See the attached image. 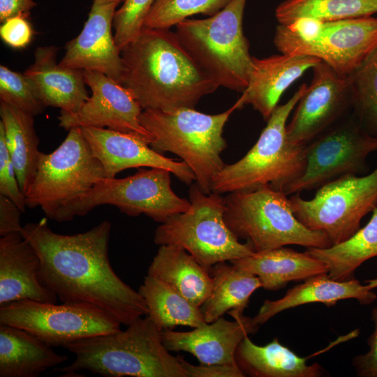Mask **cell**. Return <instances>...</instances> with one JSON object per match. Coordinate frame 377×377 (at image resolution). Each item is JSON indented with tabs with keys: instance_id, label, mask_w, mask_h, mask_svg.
Wrapping results in <instances>:
<instances>
[{
	"instance_id": "cell-25",
	"label": "cell",
	"mask_w": 377,
	"mask_h": 377,
	"mask_svg": "<svg viewBox=\"0 0 377 377\" xmlns=\"http://www.w3.org/2000/svg\"><path fill=\"white\" fill-rule=\"evenodd\" d=\"M52 348L24 330L0 324V377H38L68 360Z\"/></svg>"
},
{
	"instance_id": "cell-24",
	"label": "cell",
	"mask_w": 377,
	"mask_h": 377,
	"mask_svg": "<svg viewBox=\"0 0 377 377\" xmlns=\"http://www.w3.org/2000/svg\"><path fill=\"white\" fill-rule=\"evenodd\" d=\"M230 263L256 275L266 290L276 291L288 282L328 273L327 265L304 251L284 246L255 252Z\"/></svg>"
},
{
	"instance_id": "cell-19",
	"label": "cell",
	"mask_w": 377,
	"mask_h": 377,
	"mask_svg": "<svg viewBox=\"0 0 377 377\" xmlns=\"http://www.w3.org/2000/svg\"><path fill=\"white\" fill-rule=\"evenodd\" d=\"M235 320L223 316L188 332L161 331V338L169 351H184L195 356L202 364L237 363L235 352L240 342L258 329L253 318L230 311Z\"/></svg>"
},
{
	"instance_id": "cell-35",
	"label": "cell",
	"mask_w": 377,
	"mask_h": 377,
	"mask_svg": "<svg viewBox=\"0 0 377 377\" xmlns=\"http://www.w3.org/2000/svg\"><path fill=\"white\" fill-rule=\"evenodd\" d=\"M0 101L33 117L40 114L45 108L24 75L3 65L0 66Z\"/></svg>"
},
{
	"instance_id": "cell-4",
	"label": "cell",
	"mask_w": 377,
	"mask_h": 377,
	"mask_svg": "<svg viewBox=\"0 0 377 377\" xmlns=\"http://www.w3.org/2000/svg\"><path fill=\"white\" fill-rule=\"evenodd\" d=\"M236 110L235 103L216 114L195 108L143 110L139 120L153 136L150 147L158 153L171 152L180 157L194 173L200 189L209 194L214 177L226 165L221 157L228 146L223 132Z\"/></svg>"
},
{
	"instance_id": "cell-18",
	"label": "cell",
	"mask_w": 377,
	"mask_h": 377,
	"mask_svg": "<svg viewBox=\"0 0 377 377\" xmlns=\"http://www.w3.org/2000/svg\"><path fill=\"white\" fill-rule=\"evenodd\" d=\"M124 0H93L80 33L68 41L61 66L103 73L119 82L122 73L120 50L112 34L113 18Z\"/></svg>"
},
{
	"instance_id": "cell-41",
	"label": "cell",
	"mask_w": 377,
	"mask_h": 377,
	"mask_svg": "<svg viewBox=\"0 0 377 377\" xmlns=\"http://www.w3.org/2000/svg\"><path fill=\"white\" fill-rule=\"evenodd\" d=\"M22 211L8 197L0 194V235L4 237L13 233L21 232Z\"/></svg>"
},
{
	"instance_id": "cell-32",
	"label": "cell",
	"mask_w": 377,
	"mask_h": 377,
	"mask_svg": "<svg viewBox=\"0 0 377 377\" xmlns=\"http://www.w3.org/2000/svg\"><path fill=\"white\" fill-rule=\"evenodd\" d=\"M377 13V0H285L275 9L279 24L288 25L298 18L323 22L371 16Z\"/></svg>"
},
{
	"instance_id": "cell-6",
	"label": "cell",
	"mask_w": 377,
	"mask_h": 377,
	"mask_svg": "<svg viewBox=\"0 0 377 377\" xmlns=\"http://www.w3.org/2000/svg\"><path fill=\"white\" fill-rule=\"evenodd\" d=\"M246 0H232L205 19H186L175 33L198 66L219 86L242 93L252 68L249 43L243 31Z\"/></svg>"
},
{
	"instance_id": "cell-43",
	"label": "cell",
	"mask_w": 377,
	"mask_h": 377,
	"mask_svg": "<svg viewBox=\"0 0 377 377\" xmlns=\"http://www.w3.org/2000/svg\"><path fill=\"white\" fill-rule=\"evenodd\" d=\"M364 283L367 285L369 288L374 290L377 288V278L365 280Z\"/></svg>"
},
{
	"instance_id": "cell-21",
	"label": "cell",
	"mask_w": 377,
	"mask_h": 377,
	"mask_svg": "<svg viewBox=\"0 0 377 377\" xmlns=\"http://www.w3.org/2000/svg\"><path fill=\"white\" fill-rule=\"evenodd\" d=\"M40 260L21 232L0 238V305L31 300L56 303L57 296L39 279Z\"/></svg>"
},
{
	"instance_id": "cell-2",
	"label": "cell",
	"mask_w": 377,
	"mask_h": 377,
	"mask_svg": "<svg viewBox=\"0 0 377 377\" xmlns=\"http://www.w3.org/2000/svg\"><path fill=\"white\" fill-rule=\"evenodd\" d=\"M119 81L142 110L195 108L219 87L198 66L175 31L144 27L120 52Z\"/></svg>"
},
{
	"instance_id": "cell-38",
	"label": "cell",
	"mask_w": 377,
	"mask_h": 377,
	"mask_svg": "<svg viewBox=\"0 0 377 377\" xmlns=\"http://www.w3.org/2000/svg\"><path fill=\"white\" fill-rule=\"evenodd\" d=\"M29 15L20 14L1 23L0 37L4 43L14 49L24 48L30 43L34 31L27 20Z\"/></svg>"
},
{
	"instance_id": "cell-36",
	"label": "cell",
	"mask_w": 377,
	"mask_h": 377,
	"mask_svg": "<svg viewBox=\"0 0 377 377\" xmlns=\"http://www.w3.org/2000/svg\"><path fill=\"white\" fill-rule=\"evenodd\" d=\"M155 1L124 0L116 10L113 18L114 38L120 52L140 35Z\"/></svg>"
},
{
	"instance_id": "cell-16",
	"label": "cell",
	"mask_w": 377,
	"mask_h": 377,
	"mask_svg": "<svg viewBox=\"0 0 377 377\" xmlns=\"http://www.w3.org/2000/svg\"><path fill=\"white\" fill-rule=\"evenodd\" d=\"M83 73L91 96L76 112L61 110L59 126L67 131L75 127H107L139 135L150 144L153 136L139 120L143 110L130 91L103 73Z\"/></svg>"
},
{
	"instance_id": "cell-20",
	"label": "cell",
	"mask_w": 377,
	"mask_h": 377,
	"mask_svg": "<svg viewBox=\"0 0 377 377\" xmlns=\"http://www.w3.org/2000/svg\"><path fill=\"white\" fill-rule=\"evenodd\" d=\"M320 61L314 57L286 54L262 59L253 57L249 85L235 103L237 109L251 105L267 121L283 93Z\"/></svg>"
},
{
	"instance_id": "cell-22",
	"label": "cell",
	"mask_w": 377,
	"mask_h": 377,
	"mask_svg": "<svg viewBox=\"0 0 377 377\" xmlns=\"http://www.w3.org/2000/svg\"><path fill=\"white\" fill-rule=\"evenodd\" d=\"M58 50L55 45L36 47L34 61L23 74L45 107L74 112L89 98L84 73L57 64Z\"/></svg>"
},
{
	"instance_id": "cell-27",
	"label": "cell",
	"mask_w": 377,
	"mask_h": 377,
	"mask_svg": "<svg viewBox=\"0 0 377 377\" xmlns=\"http://www.w3.org/2000/svg\"><path fill=\"white\" fill-rule=\"evenodd\" d=\"M147 275L165 282L198 307L207 300L213 288L209 271L177 246H160Z\"/></svg>"
},
{
	"instance_id": "cell-39",
	"label": "cell",
	"mask_w": 377,
	"mask_h": 377,
	"mask_svg": "<svg viewBox=\"0 0 377 377\" xmlns=\"http://www.w3.org/2000/svg\"><path fill=\"white\" fill-rule=\"evenodd\" d=\"M374 331L367 339L369 350L355 356L352 365L358 376L377 377V306L371 311Z\"/></svg>"
},
{
	"instance_id": "cell-7",
	"label": "cell",
	"mask_w": 377,
	"mask_h": 377,
	"mask_svg": "<svg viewBox=\"0 0 377 377\" xmlns=\"http://www.w3.org/2000/svg\"><path fill=\"white\" fill-rule=\"evenodd\" d=\"M224 198L226 225L255 252L287 245L306 248L332 245L325 233L305 227L294 215L287 195L270 185L229 193Z\"/></svg>"
},
{
	"instance_id": "cell-9",
	"label": "cell",
	"mask_w": 377,
	"mask_h": 377,
	"mask_svg": "<svg viewBox=\"0 0 377 377\" xmlns=\"http://www.w3.org/2000/svg\"><path fill=\"white\" fill-rule=\"evenodd\" d=\"M170 174L163 168H140L133 175L124 178H104L64 205L52 220L69 221L75 216L86 215L98 206L111 205L129 216L144 214L156 222L163 223L191 206L189 200L180 198L172 189Z\"/></svg>"
},
{
	"instance_id": "cell-3",
	"label": "cell",
	"mask_w": 377,
	"mask_h": 377,
	"mask_svg": "<svg viewBox=\"0 0 377 377\" xmlns=\"http://www.w3.org/2000/svg\"><path fill=\"white\" fill-rule=\"evenodd\" d=\"M161 332L149 316H142L126 330L66 344L75 358L56 370L64 376L87 370L107 377H189L178 356L165 347Z\"/></svg>"
},
{
	"instance_id": "cell-42",
	"label": "cell",
	"mask_w": 377,
	"mask_h": 377,
	"mask_svg": "<svg viewBox=\"0 0 377 377\" xmlns=\"http://www.w3.org/2000/svg\"><path fill=\"white\" fill-rule=\"evenodd\" d=\"M36 5L34 0H0V22L20 14L29 13Z\"/></svg>"
},
{
	"instance_id": "cell-13",
	"label": "cell",
	"mask_w": 377,
	"mask_h": 377,
	"mask_svg": "<svg viewBox=\"0 0 377 377\" xmlns=\"http://www.w3.org/2000/svg\"><path fill=\"white\" fill-rule=\"evenodd\" d=\"M0 324L17 327L51 347L121 330V323L95 306L22 300L0 307Z\"/></svg>"
},
{
	"instance_id": "cell-8",
	"label": "cell",
	"mask_w": 377,
	"mask_h": 377,
	"mask_svg": "<svg viewBox=\"0 0 377 377\" xmlns=\"http://www.w3.org/2000/svg\"><path fill=\"white\" fill-rule=\"evenodd\" d=\"M189 200L188 210L170 216L156 228V244L182 247L209 271L219 263L255 253L249 243L239 242L226 225V202L221 194H206L195 183L190 187Z\"/></svg>"
},
{
	"instance_id": "cell-17",
	"label": "cell",
	"mask_w": 377,
	"mask_h": 377,
	"mask_svg": "<svg viewBox=\"0 0 377 377\" xmlns=\"http://www.w3.org/2000/svg\"><path fill=\"white\" fill-rule=\"evenodd\" d=\"M80 128L107 178L115 177L126 169L149 167L168 170L187 185L195 181L194 173L184 161H177L156 151L139 135L105 128Z\"/></svg>"
},
{
	"instance_id": "cell-40",
	"label": "cell",
	"mask_w": 377,
	"mask_h": 377,
	"mask_svg": "<svg viewBox=\"0 0 377 377\" xmlns=\"http://www.w3.org/2000/svg\"><path fill=\"white\" fill-rule=\"evenodd\" d=\"M178 357L188 373L189 377H244L237 363L193 365L183 357Z\"/></svg>"
},
{
	"instance_id": "cell-10",
	"label": "cell",
	"mask_w": 377,
	"mask_h": 377,
	"mask_svg": "<svg viewBox=\"0 0 377 377\" xmlns=\"http://www.w3.org/2000/svg\"><path fill=\"white\" fill-rule=\"evenodd\" d=\"M104 178V168L80 128H72L54 151L40 152L35 177L24 193L25 203L29 208L40 207L52 220L64 205Z\"/></svg>"
},
{
	"instance_id": "cell-14",
	"label": "cell",
	"mask_w": 377,
	"mask_h": 377,
	"mask_svg": "<svg viewBox=\"0 0 377 377\" xmlns=\"http://www.w3.org/2000/svg\"><path fill=\"white\" fill-rule=\"evenodd\" d=\"M274 44L281 54L316 57L338 75L348 77L377 49V17L322 22L309 41L299 40L279 24Z\"/></svg>"
},
{
	"instance_id": "cell-12",
	"label": "cell",
	"mask_w": 377,
	"mask_h": 377,
	"mask_svg": "<svg viewBox=\"0 0 377 377\" xmlns=\"http://www.w3.org/2000/svg\"><path fill=\"white\" fill-rule=\"evenodd\" d=\"M377 151V136L369 134L351 115L305 145V167L285 187L287 195L318 188L348 175H364L368 156Z\"/></svg>"
},
{
	"instance_id": "cell-34",
	"label": "cell",
	"mask_w": 377,
	"mask_h": 377,
	"mask_svg": "<svg viewBox=\"0 0 377 377\" xmlns=\"http://www.w3.org/2000/svg\"><path fill=\"white\" fill-rule=\"evenodd\" d=\"M232 0H156L145 20L144 27L170 29L188 17L214 15Z\"/></svg>"
},
{
	"instance_id": "cell-31",
	"label": "cell",
	"mask_w": 377,
	"mask_h": 377,
	"mask_svg": "<svg viewBox=\"0 0 377 377\" xmlns=\"http://www.w3.org/2000/svg\"><path fill=\"white\" fill-rule=\"evenodd\" d=\"M138 292L147 306V316L161 331L179 325L195 328L207 323L200 307L157 278L147 275Z\"/></svg>"
},
{
	"instance_id": "cell-26",
	"label": "cell",
	"mask_w": 377,
	"mask_h": 377,
	"mask_svg": "<svg viewBox=\"0 0 377 377\" xmlns=\"http://www.w3.org/2000/svg\"><path fill=\"white\" fill-rule=\"evenodd\" d=\"M309 357H300L278 338L265 346L255 344L246 336L239 344L235 360L245 376L320 377L326 374L318 363L308 364Z\"/></svg>"
},
{
	"instance_id": "cell-15",
	"label": "cell",
	"mask_w": 377,
	"mask_h": 377,
	"mask_svg": "<svg viewBox=\"0 0 377 377\" xmlns=\"http://www.w3.org/2000/svg\"><path fill=\"white\" fill-rule=\"evenodd\" d=\"M312 70L311 82L286 126L288 140L295 145H306L352 110L348 77L338 75L323 61Z\"/></svg>"
},
{
	"instance_id": "cell-37",
	"label": "cell",
	"mask_w": 377,
	"mask_h": 377,
	"mask_svg": "<svg viewBox=\"0 0 377 377\" xmlns=\"http://www.w3.org/2000/svg\"><path fill=\"white\" fill-rule=\"evenodd\" d=\"M0 194L13 201L25 212L27 207L24 195L17 181L15 170L7 147L3 125L0 121Z\"/></svg>"
},
{
	"instance_id": "cell-23",
	"label": "cell",
	"mask_w": 377,
	"mask_h": 377,
	"mask_svg": "<svg viewBox=\"0 0 377 377\" xmlns=\"http://www.w3.org/2000/svg\"><path fill=\"white\" fill-rule=\"evenodd\" d=\"M376 298L374 290L355 278L337 281L327 274H323L310 277L293 287L280 299L265 300L253 320L260 325L283 311L303 304L322 303L331 307L338 302L348 299L356 300L360 304H370Z\"/></svg>"
},
{
	"instance_id": "cell-1",
	"label": "cell",
	"mask_w": 377,
	"mask_h": 377,
	"mask_svg": "<svg viewBox=\"0 0 377 377\" xmlns=\"http://www.w3.org/2000/svg\"><path fill=\"white\" fill-rule=\"evenodd\" d=\"M111 223L103 221L74 235L52 231L46 219L22 226V237L40 260L39 279L62 302L87 304L111 314L121 325L147 316L138 291L113 270L108 256Z\"/></svg>"
},
{
	"instance_id": "cell-33",
	"label": "cell",
	"mask_w": 377,
	"mask_h": 377,
	"mask_svg": "<svg viewBox=\"0 0 377 377\" xmlns=\"http://www.w3.org/2000/svg\"><path fill=\"white\" fill-rule=\"evenodd\" d=\"M348 78L352 114L369 134L377 136V49Z\"/></svg>"
},
{
	"instance_id": "cell-5",
	"label": "cell",
	"mask_w": 377,
	"mask_h": 377,
	"mask_svg": "<svg viewBox=\"0 0 377 377\" xmlns=\"http://www.w3.org/2000/svg\"><path fill=\"white\" fill-rule=\"evenodd\" d=\"M307 84H302L284 104L277 105L257 142L237 162L226 165L214 177L211 192L223 194L250 191L264 185L283 191L303 172L305 145L292 144L287 121Z\"/></svg>"
},
{
	"instance_id": "cell-11",
	"label": "cell",
	"mask_w": 377,
	"mask_h": 377,
	"mask_svg": "<svg viewBox=\"0 0 377 377\" xmlns=\"http://www.w3.org/2000/svg\"><path fill=\"white\" fill-rule=\"evenodd\" d=\"M295 217L307 228L325 233L332 245L360 228L362 219L377 207V167L362 176L348 175L317 189L304 199L300 193L289 198Z\"/></svg>"
},
{
	"instance_id": "cell-30",
	"label": "cell",
	"mask_w": 377,
	"mask_h": 377,
	"mask_svg": "<svg viewBox=\"0 0 377 377\" xmlns=\"http://www.w3.org/2000/svg\"><path fill=\"white\" fill-rule=\"evenodd\" d=\"M305 251L327 265L332 279H354L362 263L377 256V207L369 222L348 239L326 248H306Z\"/></svg>"
},
{
	"instance_id": "cell-29",
	"label": "cell",
	"mask_w": 377,
	"mask_h": 377,
	"mask_svg": "<svg viewBox=\"0 0 377 377\" xmlns=\"http://www.w3.org/2000/svg\"><path fill=\"white\" fill-rule=\"evenodd\" d=\"M0 117L19 186L24 193L35 177L41 152L34 117L2 101Z\"/></svg>"
},
{
	"instance_id": "cell-28",
	"label": "cell",
	"mask_w": 377,
	"mask_h": 377,
	"mask_svg": "<svg viewBox=\"0 0 377 377\" xmlns=\"http://www.w3.org/2000/svg\"><path fill=\"white\" fill-rule=\"evenodd\" d=\"M226 262L219 263L209 269L213 288L200 306L207 323L214 322L230 311L243 313L251 295L262 288L256 275Z\"/></svg>"
}]
</instances>
